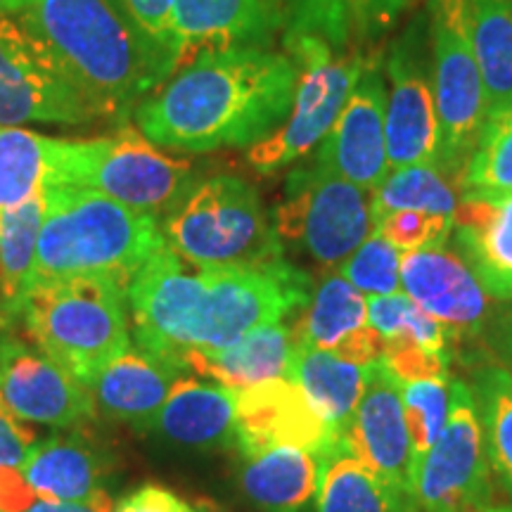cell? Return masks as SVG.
I'll use <instances>...</instances> for the list:
<instances>
[{"label":"cell","mask_w":512,"mask_h":512,"mask_svg":"<svg viewBox=\"0 0 512 512\" xmlns=\"http://www.w3.org/2000/svg\"><path fill=\"white\" fill-rule=\"evenodd\" d=\"M43 190L48 209L31 285L98 275L128 290L145 261L166 245L157 216L128 209L95 190L72 185Z\"/></svg>","instance_id":"obj_4"},{"label":"cell","mask_w":512,"mask_h":512,"mask_svg":"<svg viewBox=\"0 0 512 512\" xmlns=\"http://www.w3.org/2000/svg\"><path fill=\"white\" fill-rule=\"evenodd\" d=\"M164 242L202 268L283 271L290 266L264 204L238 176L195 181L159 219Z\"/></svg>","instance_id":"obj_6"},{"label":"cell","mask_w":512,"mask_h":512,"mask_svg":"<svg viewBox=\"0 0 512 512\" xmlns=\"http://www.w3.org/2000/svg\"><path fill=\"white\" fill-rule=\"evenodd\" d=\"M335 354L344 361L358 363V366H370V363L382 361L384 354V337L375 328L363 325L342 339V344L335 349Z\"/></svg>","instance_id":"obj_45"},{"label":"cell","mask_w":512,"mask_h":512,"mask_svg":"<svg viewBox=\"0 0 512 512\" xmlns=\"http://www.w3.org/2000/svg\"><path fill=\"white\" fill-rule=\"evenodd\" d=\"M413 299L406 292L387 294V297H368V323L384 339L399 335L406 325V316L411 311Z\"/></svg>","instance_id":"obj_42"},{"label":"cell","mask_w":512,"mask_h":512,"mask_svg":"<svg viewBox=\"0 0 512 512\" xmlns=\"http://www.w3.org/2000/svg\"><path fill=\"white\" fill-rule=\"evenodd\" d=\"M181 375V370L162 358L128 347L95 377L91 387L93 406L110 420L150 432L166 396Z\"/></svg>","instance_id":"obj_21"},{"label":"cell","mask_w":512,"mask_h":512,"mask_svg":"<svg viewBox=\"0 0 512 512\" xmlns=\"http://www.w3.org/2000/svg\"><path fill=\"white\" fill-rule=\"evenodd\" d=\"M415 0H351L354 31L363 41L384 34Z\"/></svg>","instance_id":"obj_41"},{"label":"cell","mask_w":512,"mask_h":512,"mask_svg":"<svg viewBox=\"0 0 512 512\" xmlns=\"http://www.w3.org/2000/svg\"><path fill=\"white\" fill-rule=\"evenodd\" d=\"M401 292L453 337L479 335L491 323V294L465 259L446 247L401 252Z\"/></svg>","instance_id":"obj_18"},{"label":"cell","mask_w":512,"mask_h":512,"mask_svg":"<svg viewBox=\"0 0 512 512\" xmlns=\"http://www.w3.org/2000/svg\"><path fill=\"white\" fill-rule=\"evenodd\" d=\"M195 512H228V510L219 508V505L211 503V501H200L195 505Z\"/></svg>","instance_id":"obj_50"},{"label":"cell","mask_w":512,"mask_h":512,"mask_svg":"<svg viewBox=\"0 0 512 512\" xmlns=\"http://www.w3.org/2000/svg\"><path fill=\"white\" fill-rule=\"evenodd\" d=\"M294 356L292 328L280 323L264 325V328L249 332L233 347L221 351L188 349L183 354V370L209 377L221 387L240 389L252 384L273 380V377H287Z\"/></svg>","instance_id":"obj_23"},{"label":"cell","mask_w":512,"mask_h":512,"mask_svg":"<svg viewBox=\"0 0 512 512\" xmlns=\"http://www.w3.org/2000/svg\"><path fill=\"white\" fill-rule=\"evenodd\" d=\"M486 91V117L512 107V0H465Z\"/></svg>","instance_id":"obj_29"},{"label":"cell","mask_w":512,"mask_h":512,"mask_svg":"<svg viewBox=\"0 0 512 512\" xmlns=\"http://www.w3.org/2000/svg\"><path fill=\"white\" fill-rule=\"evenodd\" d=\"M339 273L366 297L396 294L401 292V252L373 230L366 242L339 266Z\"/></svg>","instance_id":"obj_37"},{"label":"cell","mask_w":512,"mask_h":512,"mask_svg":"<svg viewBox=\"0 0 512 512\" xmlns=\"http://www.w3.org/2000/svg\"><path fill=\"white\" fill-rule=\"evenodd\" d=\"M297 266L283 271L202 268L157 249L128 285L136 347L183 370L188 349L221 351L249 332L280 323L311 299Z\"/></svg>","instance_id":"obj_1"},{"label":"cell","mask_w":512,"mask_h":512,"mask_svg":"<svg viewBox=\"0 0 512 512\" xmlns=\"http://www.w3.org/2000/svg\"><path fill=\"white\" fill-rule=\"evenodd\" d=\"M484 512H512V505H498V508H491L489 505Z\"/></svg>","instance_id":"obj_51"},{"label":"cell","mask_w":512,"mask_h":512,"mask_svg":"<svg viewBox=\"0 0 512 512\" xmlns=\"http://www.w3.org/2000/svg\"><path fill=\"white\" fill-rule=\"evenodd\" d=\"M458 188L463 195H512V107L486 117Z\"/></svg>","instance_id":"obj_34"},{"label":"cell","mask_w":512,"mask_h":512,"mask_svg":"<svg viewBox=\"0 0 512 512\" xmlns=\"http://www.w3.org/2000/svg\"><path fill=\"white\" fill-rule=\"evenodd\" d=\"M458 207L451 176L437 164H413L389 171L387 178L370 192L373 223L389 211H430V214L453 216Z\"/></svg>","instance_id":"obj_32"},{"label":"cell","mask_w":512,"mask_h":512,"mask_svg":"<svg viewBox=\"0 0 512 512\" xmlns=\"http://www.w3.org/2000/svg\"><path fill=\"white\" fill-rule=\"evenodd\" d=\"M273 216L280 242L304 247L323 266H342L375 230L368 192L316 162L287 176Z\"/></svg>","instance_id":"obj_10"},{"label":"cell","mask_w":512,"mask_h":512,"mask_svg":"<svg viewBox=\"0 0 512 512\" xmlns=\"http://www.w3.org/2000/svg\"><path fill=\"white\" fill-rule=\"evenodd\" d=\"M34 444H36L34 430L24 427L15 415L0 413V467L22 465Z\"/></svg>","instance_id":"obj_44"},{"label":"cell","mask_w":512,"mask_h":512,"mask_svg":"<svg viewBox=\"0 0 512 512\" xmlns=\"http://www.w3.org/2000/svg\"><path fill=\"white\" fill-rule=\"evenodd\" d=\"M126 5L128 15H131L140 34L155 50L157 60L162 62L166 74H174V64H171L169 53V22L171 10H174L176 0H121Z\"/></svg>","instance_id":"obj_40"},{"label":"cell","mask_w":512,"mask_h":512,"mask_svg":"<svg viewBox=\"0 0 512 512\" xmlns=\"http://www.w3.org/2000/svg\"><path fill=\"white\" fill-rule=\"evenodd\" d=\"M150 432L197 448L235 444V392L181 375Z\"/></svg>","instance_id":"obj_24"},{"label":"cell","mask_w":512,"mask_h":512,"mask_svg":"<svg viewBox=\"0 0 512 512\" xmlns=\"http://www.w3.org/2000/svg\"><path fill=\"white\" fill-rule=\"evenodd\" d=\"M297 64V88L283 124L249 147L247 162L256 174H278L309 155L330 133L366 57H339L335 48L313 36L283 38Z\"/></svg>","instance_id":"obj_8"},{"label":"cell","mask_w":512,"mask_h":512,"mask_svg":"<svg viewBox=\"0 0 512 512\" xmlns=\"http://www.w3.org/2000/svg\"><path fill=\"white\" fill-rule=\"evenodd\" d=\"M491 344H494V351L498 361H501V366L512 375V316H508L496 325Z\"/></svg>","instance_id":"obj_48"},{"label":"cell","mask_w":512,"mask_h":512,"mask_svg":"<svg viewBox=\"0 0 512 512\" xmlns=\"http://www.w3.org/2000/svg\"><path fill=\"white\" fill-rule=\"evenodd\" d=\"M344 444L401 503L418 510L420 460L408 434L401 382L382 361L370 368L366 394L344 434Z\"/></svg>","instance_id":"obj_14"},{"label":"cell","mask_w":512,"mask_h":512,"mask_svg":"<svg viewBox=\"0 0 512 512\" xmlns=\"http://www.w3.org/2000/svg\"><path fill=\"white\" fill-rule=\"evenodd\" d=\"M19 22L72 81L95 121L126 126L169 79L121 0H31Z\"/></svg>","instance_id":"obj_3"},{"label":"cell","mask_w":512,"mask_h":512,"mask_svg":"<svg viewBox=\"0 0 512 512\" xmlns=\"http://www.w3.org/2000/svg\"><path fill=\"white\" fill-rule=\"evenodd\" d=\"M114 503L105 491L83 501H36L27 512H112Z\"/></svg>","instance_id":"obj_47"},{"label":"cell","mask_w":512,"mask_h":512,"mask_svg":"<svg viewBox=\"0 0 512 512\" xmlns=\"http://www.w3.org/2000/svg\"><path fill=\"white\" fill-rule=\"evenodd\" d=\"M458 254L486 292L512 299V195H463L453 211Z\"/></svg>","instance_id":"obj_20"},{"label":"cell","mask_w":512,"mask_h":512,"mask_svg":"<svg viewBox=\"0 0 512 512\" xmlns=\"http://www.w3.org/2000/svg\"><path fill=\"white\" fill-rule=\"evenodd\" d=\"M192 183V159L171 155L136 126H119L105 138H57L50 185L95 190L162 219Z\"/></svg>","instance_id":"obj_7"},{"label":"cell","mask_w":512,"mask_h":512,"mask_svg":"<svg viewBox=\"0 0 512 512\" xmlns=\"http://www.w3.org/2000/svg\"><path fill=\"white\" fill-rule=\"evenodd\" d=\"M128 290L110 278L34 283L17 306L12 330L91 392L95 377L131 347Z\"/></svg>","instance_id":"obj_5"},{"label":"cell","mask_w":512,"mask_h":512,"mask_svg":"<svg viewBox=\"0 0 512 512\" xmlns=\"http://www.w3.org/2000/svg\"><path fill=\"white\" fill-rule=\"evenodd\" d=\"M283 38L313 36L342 50L354 36L351 0H268Z\"/></svg>","instance_id":"obj_35"},{"label":"cell","mask_w":512,"mask_h":512,"mask_svg":"<svg viewBox=\"0 0 512 512\" xmlns=\"http://www.w3.org/2000/svg\"><path fill=\"white\" fill-rule=\"evenodd\" d=\"M370 368L373 363L358 366L339 358L335 351L294 347L287 377L304 389L335 437L344 441L358 403L366 394Z\"/></svg>","instance_id":"obj_26"},{"label":"cell","mask_w":512,"mask_h":512,"mask_svg":"<svg viewBox=\"0 0 512 512\" xmlns=\"http://www.w3.org/2000/svg\"><path fill=\"white\" fill-rule=\"evenodd\" d=\"M0 413L41 425L79 430L95 406L86 387L72 380L46 354L0 328Z\"/></svg>","instance_id":"obj_16"},{"label":"cell","mask_w":512,"mask_h":512,"mask_svg":"<svg viewBox=\"0 0 512 512\" xmlns=\"http://www.w3.org/2000/svg\"><path fill=\"white\" fill-rule=\"evenodd\" d=\"M472 384L451 382L444 432L418 467V512H484L494 494Z\"/></svg>","instance_id":"obj_11"},{"label":"cell","mask_w":512,"mask_h":512,"mask_svg":"<svg viewBox=\"0 0 512 512\" xmlns=\"http://www.w3.org/2000/svg\"><path fill=\"white\" fill-rule=\"evenodd\" d=\"M36 503L27 479L15 467H0V512H27Z\"/></svg>","instance_id":"obj_46"},{"label":"cell","mask_w":512,"mask_h":512,"mask_svg":"<svg viewBox=\"0 0 512 512\" xmlns=\"http://www.w3.org/2000/svg\"><path fill=\"white\" fill-rule=\"evenodd\" d=\"M384 114L387 79L382 55H370L337 121L318 147L316 164L361 190L373 192L389 174Z\"/></svg>","instance_id":"obj_15"},{"label":"cell","mask_w":512,"mask_h":512,"mask_svg":"<svg viewBox=\"0 0 512 512\" xmlns=\"http://www.w3.org/2000/svg\"><path fill=\"white\" fill-rule=\"evenodd\" d=\"M19 472L41 501H83L102 491L110 467L105 453L79 432L36 441Z\"/></svg>","instance_id":"obj_22"},{"label":"cell","mask_w":512,"mask_h":512,"mask_svg":"<svg viewBox=\"0 0 512 512\" xmlns=\"http://www.w3.org/2000/svg\"><path fill=\"white\" fill-rule=\"evenodd\" d=\"M384 79L389 171L413 164H439L441 133L427 60V17L415 19L389 50Z\"/></svg>","instance_id":"obj_13"},{"label":"cell","mask_w":512,"mask_h":512,"mask_svg":"<svg viewBox=\"0 0 512 512\" xmlns=\"http://www.w3.org/2000/svg\"><path fill=\"white\" fill-rule=\"evenodd\" d=\"M57 138L0 126V211L19 207L53 181Z\"/></svg>","instance_id":"obj_31"},{"label":"cell","mask_w":512,"mask_h":512,"mask_svg":"<svg viewBox=\"0 0 512 512\" xmlns=\"http://www.w3.org/2000/svg\"><path fill=\"white\" fill-rule=\"evenodd\" d=\"M448 351H430L406 335L384 339L382 363L399 382H420L432 377H448Z\"/></svg>","instance_id":"obj_39"},{"label":"cell","mask_w":512,"mask_h":512,"mask_svg":"<svg viewBox=\"0 0 512 512\" xmlns=\"http://www.w3.org/2000/svg\"><path fill=\"white\" fill-rule=\"evenodd\" d=\"M472 392L482 420L491 472L512 498V375L501 363L486 366L477 373Z\"/></svg>","instance_id":"obj_33"},{"label":"cell","mask_w":512,"mask_h":512,"mask_svg":"<svg viewBox=\"0 0 512 512\" xmlns=\"http://www.w3.org/2000/svg\"><path fill=\"white\" fill-rule=\"evenodd\" d=\"M235 444L240 456L275 446L306 448L325 456L342 441L297 382L273 377L235 392Z\"/></svg>","instance_id":"obj_17"},{"label":"cell","mask_w":512,"mask_h":512,"mask_svg":"<svg viewBox=\"0 0 512 512\" xmlns=\"http://www.w3.org/2000/svg\"><path fill=\"white\" fill-rule=\"evenodd\" d=\"M451 382L448 377H432L420 382H401L403 411L411 434L413 451L422 460L437 444L448 420L451 406Z\"/></svg>","instance_id":"obj_36"},{"label":"cell","mask_w":512,"mask_h":512,"mask_svg":"<svg viewBox=\"0 0 512 512\" xmlns=\"http://www.w3.org/2000/svg\"><path fill=\"white\" fill-rule=\"evenodd\" d=\"M316 496L318 512H418L401 503L344 441L323 456Z\"/></svg>","instance_id":"obj_30"},{"label":"cell","mask_w":512,"mask_h":512,"mask_svg":"<svg viewBox=\"0 0 512 512\" xmlns=\"http://www.w3.org/2000/svg\"><path fill=\"white\" fill-rule=\"evenodd\" d=\"M31 5V0H0V19L22 15Z\"/></svg>","instance_id":"obj_49"},{"label":"cell","mask_w":512,"mask_h":512,"mask_svg":"<svg viewBox=\"0 0 512 512\" xmlns=\"http://www.w3.org/2000/svg\"><path fill=\"white\" fill-rule=\"evenodd\" d=\"M297 64L261 46L197 55L140 102L133 121L164 150L252 147L290 114Z\"/></svg>","instance_id":"obj_2"},{"label":"cell","mask_w":512,"mask_h":512,"mask_svg":"<svg viewBox=\"0 0 512 512\" xmlns=\"http://www.w3.org/2000/svg\"><path fill=\"white\" fill-rule=\"evenodd\" d=\"M427 41L439 117V169L460 178L486 121V91L465 0H430Z\"/></svg>","instance_id":"obj_9"},{"label":"cell","mask_w":512,"mask_h":512,"mask_svg":"<svg viewBox=\"0 0 512 512\" xmlns=\"http://www.w3.org/2000/svg\"><path fill=\"white\" fill-rule=\"evenodd\" d=\"M46 190L0 211V328L12 330L17 306L34 280L38 238L46 219Z\"/></svg>","instance_id":"obj_27"},{"label":"cell","mask_w":512,"mask_h":512,"mask_svg":"<svg viewBox=\"0 0 512 512\" xmlns=\"http://www.w3.org/2000/svg\"><path fill=\"white\" fill-rule=\"evenodd\" d=\"M323 456L294 446L242 456L240 486L256 508L266 512H304L318 494Z\"/></svg>","instance_id":"obj_25"},{"label":"cell","mask_w":512,"mask_h":512,"mask_svg":"<svg viewBox=\"0 0 512 512\" xmlns=\"http://www.w3.org/2000/svg\"><path fill=\"white\" fill-rule=\"evenodd\" d=\"M95 114L41 41L19 22L0 19V126L93 124Z\"/></svg>","instance_id":"obj_12"},{"label":"cell","mask_w":512,"mask_h":512,"mask_svg":"<svg viewBox=\"0 0 512 512\" xmlns=\"http://www.w3.org/2000/svg\"><path fill=\"white\" fill-rule=\"evenodd\" d=\"M368 325V297L342 273H330L311 292L292 328L294 347L335 351L344 337Z\"/></svg>","instance_id":"obj_28"},{"label":"cell","mask_w":512,"mask_h":512,"mask_svg":"<svg viewBox=\"0 0 512 512\" xmlns=\"http://www.w3.org/2000/svg\"><path fill=\"white\" fill-rule=\"evenodd\" d=\"M112 512H195L169 489L157 484H145L128 494Z\"/></svg>","instance_id":"obj_43"},{"label":"cell","mask_w":512,"mask_h":512,"mask_svg":"<svg viewBox=\"0 0 512 512\" xmlns=\"http://www.w3.org/2000/svg\"><path fill=\"white\" fill-rule=\"evenodd\" d=\"M268 0H176L169 22L174 72L209 50L261 46L278 34Z\"/></svg>","instance_id":"obj_19"},{"label":"cell","mask_w":512,"mask_h":512,"mask_svg":"<svg viewBox=\"0 0 512 512\" xmlns=\"http://www.w3.org/2000/svg\"><path fill=\"white\" fill-rule=\"evenodd\" d=\"M375 230L389 240L399 252L446 247L453 233V216L430 214V211H389L375 221Z\"/></svg>","instance_id":"obj_38"}]
</instances>
